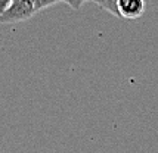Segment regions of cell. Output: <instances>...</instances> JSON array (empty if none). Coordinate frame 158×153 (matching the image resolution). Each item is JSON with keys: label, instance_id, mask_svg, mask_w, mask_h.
Segmentation results:
<instances>
[{"label": "cell", "instance_id": "cell-1", "mask_svg": "<svg viewBox=\"0 0 158 153\" xmlns=\"http://www.w3.org/2000/svg\"><path fill=\"white\" fill-rule=\"evenodd\" d=\"M35 14L33 0H14L7 9L0 15L2 24H14L30 19Z\"/></svg>", "mask_w": 158, "mask_h": 153}, {"label": "cell", "instance_id": "cell-2", "mask_svg": "<svg viewBox=\"0 0 158 153\" xmlns=\"http://www.w3.org/2000/svg\"><path fill=\"white\" fill-rule=\"evenodd\" d=\"M145 0H118V10L121 18L136 19L145 12Z\"/></svg>", "mask_w": 158, "mask_h": 153}, {"label": "cell", "instance_id": "cell-3", "mask_svg": "<svg viewBox=\"0 0 158 153\" xmlns=\"http://www.w3.org/2000/svg\"><path fill=\"white\" fill-rule=\"evenodd\" d=\"M95 3H98L101 7H103L105 10H108L110 14L115 15L117 18H121L120 10H118V0H93Z\"/></svg>", "mask_w": 158, "mask_h": 153}, {"label": "cell", "instance_id": "cell-4", "mask_svg": "<svg viewBox=\"0 0 158 153\" xmlns=\"http://www.w3.org/2000/svg\"><path fill=\"white\" fill-rule=\"evenodd\" d=\"M59 2H62V0H33L35 14L40 12V10H43V9H46V7H49V6H53V5L59 3Z\"/></svg>", "mask_w": 158, "mask_h": 153}, {"label": "cell", "instance_id": "cell-5", "mask_svg": "<svg viewBox=\"0 0 158 153\" xmlns=\"http://www.w3.org/2000/svg\"><path fill=\"white\" fill-rule=\"evenodd\" d=\"M62 2H65V3L71 7V9L78 10V9H80V7H81L86 2H93V0H62Z\"/></svg>", "mask_w": 158, "mask_h": 153}, {"label": "cell", "instance_id": "cell-6", "mask_svg": "<svg viewBox=\"0 0 158 153\" xmlns=\"http://www.w3.org/2000/svg\"><path fill=\"white\" fill-rule=\"evenodd\" d=\"M12 2H14V0H0V15H2L3 12H5V10H6L7 6H9V5H10Z\"/></svg>", "mask_w": 158, "mask_h": 153}]
</instances>
